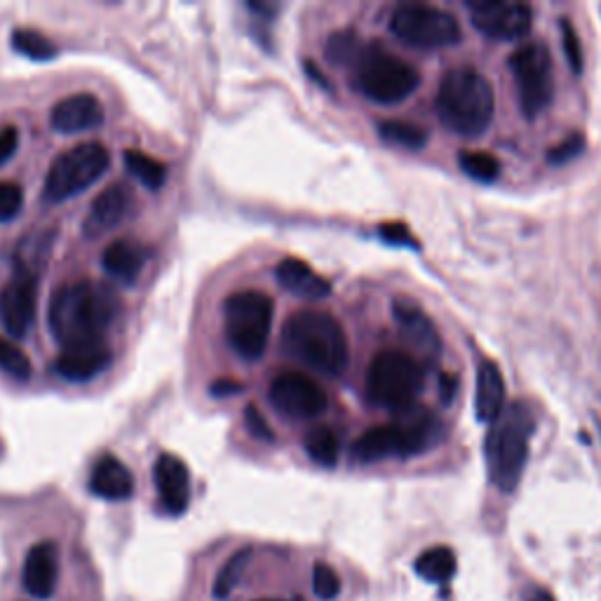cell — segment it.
<instances>
[{"mask_svg":"<svg viewBox=\"0 0 601 601\" xmlns=\"http://www.w3.org/2000/svg\"><path fill=\"white\" fill-rule=\"evenodd\" d=\"M280 345L287 358L324 377H341L350 360L341 322L324 310H299L289 315L282 327Z\"/></svg>","mask_w":601,"mask_h":601,"instance_id":"obj_1","label":"cell"},{"mask_svg":"<svg viewBox=\"0 0 601 601\" xmlns=\"http://www.w3.org/2000/svg\"><path fill=\"white\" fill-rule=\"evenodd\" d=\"M116 318V297L94 282H71L59 287L50 299L48 322L52 337L64 348L103 339Z\"/></svg>","mask_w":601,"mask_h":601,"instance_id":"obj_2","label":"cell"},{"mask_svg":"<svg viewBox=\"0 0 601 601\" xmlns=\"http://www.w3.org/2000/svg\"><path fill=\"white\" fill-rule=\"evenodd\" d=\"M434 109L442 126L459 137H482L495 111L491 82L470 67L451 69L438 90Z\"/></svg>","mask_w":601,"mask_h":601,"instance_id":"obj_3","label":"cell"},{"mask_svg":"<svg viewBox=\"0 0 601 601\" xmlns=\"http://www.w3.org/2000/svg\"><path fill=\"white\" fill-rule=\"evenodd\" d=\"M444 428L438 417L413 404L400 411L395 421L369 428L352 444V459L360 463H379L385 459H409L432 449L442 440Z\"/></svg>","mask_w":601,"mask_h":601,"instance_id":"obj_4","label":"cell"},{"mask_svg":"<svg viewBox=\"0 0 601 601\" xmlns=\"http://www.w3.org/2000/svg\"><path fill=\"white\" fill-rule=\"evenodd\" d=\"M535 430V419L524 402H512L491 425L484 442L489 480L503 493H512L522 482L529 463V447Z\"/></svg>","mask_w":601,"mask_h":601,"instance_id":"obj_5","label":"cell"},{"mask_svg":"<svg viewBox=\"0 0 601 601\" xmlns=\"http://www.w3.org/2000/svg\"><path fill=\"white\" fill-rule=\"evenodd\" d=\"M276 303L261 289H242L223 303L226 341L238 358L257 362L271 339Z\"/></svg>","mask_w":601,"mask_h":601,"instance_id":"obj_6","label":"cell"},{"mask_svg":"<svg viewBox=\"0 0 601 601\" xmlns=\"http://www.w3.org/2000/svg\"><path fill=\"white\" fill-rule=\"evenodd\" d=\"M423 381L419 358L404 350H383L367 369V398L371 404L400 413L417 404Z\"/></svg>","mask_w":601,"mask_h":601,"instance_id":"obj_7","label":"cell"},{"mask_svg":"<svg viewBox=\"0 0 601 601\" xmlns=\"http://www.w3.org/2000/svg\"><path fill=\"white\" fill-rule=\"evenodd\" d=\"M355 86L371 101L400 103L419 90L421 76L409 61L371 43L355 59Z\"/></svg>","mask_w":601,"mask_h":601,"instance_id":"obj_8","label":"cell"},{"mask_svg":"<svg viewBox=\"0 0 601 601\" xmlns=\"http://www.w3.org/2000/svg\"><path fill=\"white\" fill-rule=\"evenodd\" d=\"M111 168V153L99 141H88L61 153L46 179V200L64 202L97 183Z\"/></svg>","mask_w":601,"mask_h":601,"instance_id":"obj_9","label":"cell"},{"mask_svg":"<svg viewBox=\"0 0 601 601\" xmlns=\"http://www.w3.org/2000/svg\"><path fill=\"white\" fill-rule=\"evenodd\" d=\"M390 31L400 43L417 50H442L461 40L459 19L438 6L425 3L398 6L390 17Z\"/></svg>","mask_w":601,"mask_h":601,"instance_id":"obj_10","label":"cell"},{"mask_svg":"<svg viewBox=\"0 0 601 601\" xmlns=\"http://www.w3.org/2000/svg\"><path fill=\"white\" fill-rule=\"evenodd\" d=\"M517 99L524 118H538L550 109L554 99V67L550 50L543 43H527L510 57Z\"/></svg>","mask_w":601,"mask_h":601,"instance_id":"obj_11","label":"cell"},{"mask_svg":"<svg viewBox=\"0 0 601 601\" xmlns=\"http://www.w3.org/2000/svg\"><path fill=\"white\" fill-rule=\"evenodd\" d=\"M268 398H271V404L280 417L292 421L320 417L329 402L324 388L301 371H282L268 388Z\"/></svg>","mask_w":601,"mask_h":601,"instance_id":"obj_12","label":"cell"},{"mask_svg":"<svg viewBox=\"0 0 601 601\" xmlns=\"http://www.w3.org/2000/svg\"><path fill=\"white\" fill-rule=\"evenodd\" d=\"M470 22L491 40H517L531 29V8L514 0H472Z\"/></svg>","mask_w":601,"mask_h":601,"instance_id":"obj_13","label":"cell"},{"mask_svg":"<svg viewBox=\"0 0 601 601\" xmlns=\"http://www.w3.org/2000/svg\"><path fill=\"white\" fill-rule=\"evenodd\" d=\"M38 310V278L31 268H19L10 282L0 292V320L10 331L12 339H24L33 322Z\"/></svg>","mask_w":601,"mask_h":601,"instance_id":"obj_14","label":"cell"},{"mask_svg":"<svg viewBox=\"0 0 601 601\" xmlns=\"http://www.w3.org/2000/svg\"><path fill=\"white\" fill-rule=\"evenodd\" d=\"M392 318L398 322L402 339L425 360H438L442 350L440 331L425 315V310L411 299H398L392 303Z\"/></svg>","mask_w":601,"mask_h":601,"instance_id":"obj_15","label":"cell"},{"mask_svg":"<svg viewBox=\"0 0 601 601\" xmlns=\"http://www.w3.org/2000/svg\"><path fill=\"white\" fill-rule=\"evenodd\" d=\"M134 207V193L128 183H111L103 189L90 204V212L82 223V231L88 238H99L113 231L126 221Z\"/></svg>","mask_w":601,"mask_h":601,"instance_id":"obj_16","label":"cell"},{"mask_svg":"<svg viewBox=\"0 0 601 601\" xmlns=\"http://www.w3.org/2000/svg\"><path fill=\"white\" fill-rule=\"evenodd\" d=\"M109 364H111V348L103 339H97L61 350V355L54 362V369L61 379L82 383L92 381Z\"/></svg>","mask_w":601,"mask_h":601,"instance_id":"obj_17","label":"cell"},{"mask_svg":"<svg viewBox=\"0 0 601 601\" xmlns=\"http://www.w3.org/2000/svg\"><path fill=\"white\" fill-rule=\"evenodd\" d=\"M153 480L164 512L183 514L191 501V474L186 463L174 453H160L153 468Z\"/></svg>","mask_w":601,"mask_h":601,"instance_id":"obj_18","label":"cell"},{"mask_svg":"<svg viewBox=\"0 0 601 601\" xmlns=\"http://www.w3.org/2000/svg\"><path fill=\"white\" fill-rule=\"evenodd\" d=\"M103 118H107V113H103L101 101L94 94L78 92L57 103L50 122L59 134H78L99 128Z\"/></svg>","mask_w":601,"mask_h":601,"instance_id":"obj_19","label":"cell"},{"mask_svg":"<svg viewBox=\"0 0 601 601\" xmlns=\"http://www.w3.org/2000/svg\"><path fill=\"white\" fill-rule=\"evenodd\" d=\"M505 379L501 367L493 360H484L477 369V390H474V413L477 421L493 425L505 411Z\"/></svg>","mask_w":601,"mask_h":601,"instance_id":"obj_20","label":"cell"},{"mask_svg":"<svg viewBox=\"0 0 601 601\" xmlns=\"http://www.w3.org/2000/svg\"><path fill=\"white\" fill-rule=\"evenodd\" d=\"M59 578V552L57 545L46 541L38 543L29 550L24 559V571H22V583L24 590L31 597L48 599L54 592Z\"/></svg>","mask_w":601,"mask_h":601,"instance_id":"obj_21","label":"cell"},{"mask_svg":"<svg viewBox=\"0 0 601 601\" xmlns=\"http://www.w3.org/2000/svg\"><path fill=\"white\" fill-rule=\"evenodd\" d=\"M90 491L103 501H128L134 493V477L126 463L107 453L92 468Z\"/></svg>","mask_w":601,"mask_h":601,"instance_id":"obj_22","label":"cell"},{"mask_svg":"<svg viewBox=\"0 0 601 601\" xmlns=\"http://www.w3.org/2000/svg\"><path fill=\"white\" fill-rule=\"evenodd\" d=\"M276 278L282 289L305 301H320L331 294V284L320 273H315L301 259H282L276 268Z\"/></svg>","mask_w":601,"mask_h":601,"instance_id":"obj_23","label":"cell"},{"mask_svg":"<svg viewBox=\"0 0 601 601\" xmlns=\"http://www.w3.org/2000/svg\"><path fill=\"white\" fill-rule=\"evenodd\" d=\"M101 266L111 278L120 282H134L147 266V250L130 240H116L101 254Z\"/></svg>","mask_w":601,"mask_h":601,"instance_id":"obj_24","label":"cell"},{"mask_svg":"<svg viewBox=\"0 0 601 601\" xmlns=\"http://www.w3.org/2000/svg\"><path fill=\"white\" fill-rule=\"evenodd\" d=\"M417 573L428 580V583H449V580L455 575V569H459V562H455V552L447 545H434L421 552V557L413 564Z\"/></svg>","mask_w":601,"mask_h":601,"instance_id":"obj_25","label":"cell"},{"mask_svg":"<svg viewBox=\"0 0 601 601\" xmlns=\"http://www.w3.org/2000/svg\"><path fill=\"white\" fill-rule=\"evenodd\" d=\"M308 459L322 465V468H334L339 463V453H341V442L337 438V432L329 425H318L305 434L303 440Z\"/></svg>","mask_w":601,"mask_h":601,"instance_id":"obj_26","label":"cell"},{"mask_svg":"<svg viewBox=\"0 0 601 601\" xmlns=\"http://www.w3.org/2000/svg\"><path fill=\"white\" fill-rule=\"evenodd\" d=\"M126 168L128 172L139 179L143 186H147L149 191H158L164 186V179H168V168L160 160H156L153 156L143 153V151H137V149H130L126 151Z\"/></svg>","mask_w":601,"mask_h":601,"instance_id":"obj_27","label":"cell"},{"mask_svg":"<svg viewBox=\"0 0 601 601\" xmlns=\"http://www.w3.org/2000/svg\"><path fill=\"white\" fill-rule=\"evenodd\" d=\"M379 134L383 141L392 143V147H402L409 151H419L428 143V132L413 122L404 120H383L379 122Z\"/></svg>","mask_w":601,"mask_h":601,"instance_id":"obj_28","label":"cell"},{"mask_svg":"<svg viewBox=\"0 0 601 601\" xmlns=\"http://www.w3.org/2000/svg\"><path fill=\"white\" fill-rule=\"evenodd\" d=\"M12 48L19 54H24L36 61H48L57 57V46L52 43V40L33 29H17L12 33Z\"/></svg>","mask_w":601,"mask_h":601,"instance_id":"obj_29","label":"cell"},{"mask_svg":"<svg viewBox=\"0 0 601 601\" xmlns=\"http://www.w3.org/2000/svg\"><path fill=\"white\" fill-rule=\"evenodd\" d=\"M459 162H461V170L474 181L491 183L501 174L499 158L487 151H463L459 156Z\"/></svg>","mask_w":601,"mask_h":601,"instance_id":"obj_30","label":"cell"},{"mask_svg":"<svg viewBox=\"0 0 601 601\" xmlns=\"http://www.w3.org/2000/svg\"><path fill=\"white\" fill-rule=\"evenodd\" d=\"M250 559H252V550H240L238 554L228 559L214 580V597L217 599H228V594L236 590V585L242 580L247 564H250Z\"/></svg>","mask_w":601,"mask_h":601,"instance_id":"obj_31","label":"cell"},{"mask_svg":"<svg viewBox=\"0 0 601 601\" xmlns=\"http://www.w3.org/2000/svg\"><path fill=\"white\" fill-rule=\"evenodd\" d=\"M0 369L17 381H29L33 374V367L31 360L27 358V352L3 337H0Z\"/></svg>","mask_w":601,"mask_h":601,"instance_id":"obj_32","label":"cell"},{"mask_svg":"<svg viewBox=\"0 0 601 601\" xmlns=\"http://www.w3.org/2000/svg\"><path fill=\"white\" fill-rule=\"evenodd\" d=\"M362 50H358V38L355 33H334L329 38L327 43V54L331 61H337V64H343V61H350V59H358Z\"/></svg>","mask_w":601,"mask_h":601,"instance_id":"obj_33","label":"cell"},{"mask_svg":"<svg viewBox=\"0 0 601 601\" xmlns=\"http://www.w3.org/2000/svg\"><path fill=\"white\" fill-rule=\"evenodd\" d=\"M313 592L324 601L339 597L341 578L329 564H322V562L315 564V569H313Z\"/></svg>","mask_w":601,"mask_h":601,"instance_id":"obj_34","label":"cell"},{"mask_svg":"<svg viewBox=\"0 0 601 601\" xmlns=\"http://www.w3.org/2000/svg\"><path fill=\"white\" fill-rule=\"evenodd\" d=\"M24 207V193L17 183L0 181V223L12 221Z\"/></svg>","mask_w":601,"mask_h":601,"instance_id":"obj_35","label":"cell"},{"mask_svg":"<svg viewBox=\"0 0 601 601\" xmlns=\"http://www.w3.org/2000/svg\"><path fill=\"white\" fill-rule=\"evenodd\" d=\"M585 149V137L580 132H573L569 134L567 139H562L559 143H554V147L548 151V162L550 164H564V162H571L575 160L580 153H583Z\"/></svg>","mask_w":601,"mask_h":601,"instance_id":"obj_36","label":"cell"},{"mask_svg":"<svg viewBox=\"0 0 601 601\" xmlns=\"http://www.w3.org/2000/svg\"><path fill=\"white\" fill-rule=\"evenodd\" d=\"M562 48H564V54H567V61L573 73H580L583 71V48H580V40H578V33L573 29V24L569 22V19H562Z\"/></svg>","mask_w":601,"mask_h":601,"instance_id":"obj_37","label":"cell"},{"mask_svg":"<svg viewBox=\"0 0 601 601\" xmlns=\"http://www.w3.org/2000/svg\"><path fill=\"white\" fill-rule=\"evenodd\" d=\"M244 423H247V428H250V432L254 434V438H259L263 442H276V434H273L271 425L266 423L263 413L254 404H250L244 409Z\"/></svg>","mask_w":601,"mask_h":601,"instance_id":"obj_38","label":"cell"},{"mask_svg":"<svg viewBox=\"0 0 601 601\" xmlns=\"http://www.w3.org/2000/svg\"><path fill=\"white\" fill-rule=\"evenodd\" d=\"M381 238L390 244H407V247H417V240L411 238L404 223H385L381 228Z\"/></svg>","mask_w":601,"mask_h":601,"instance_id":"obj_39","label":"cell"},{"mask_svg":"<svg viewBox=\"0 0 601 601\" xmlns=\"http://www.w3.org/2000/svg\"><path fill=\"white\" fill-rule=\"evenodd\" d=\"M17 147H19V132H17V128L0 130V164H6L14 156Z\"/></svg>","mask_w":601,"mask_h":601,"instance_id":"obj_40","label":"cell"},{"mask_svg":"<svg viewBox=\"0 0 601 601\" xmlns=\"http://www.w3.org/2000/svg\"><path fill=\"white\" fill-rule=\"evenodd\" d=\"M524 601H557V599H554V594H552L550 590H545V588H531L529 594L524 597Z\"/></svg>","mask_w":601,"mask_h":601,"instance_id":"obj_41","label":"cell"},{"mask_svg":"<svg viewBox=\"0 0 601 601\" xmlns=\"http://www.w3.org/2000/svg\"><path fill=\"white\" fill-rule=\"evenodd\" d=\"M238 390H240V385L233 383V381H223V383H217L212 388V392H214V395H219V398H226L223 392H238Z\"/></svg>","mask_w":601,"mask_h":601,"instance_id":"obj_42","label":"cell"},{"mask_svg":"<svg viewBox=\"0 0 601 601\" xmlns=\"http://www.w3.org/2000/svg\"><path fill=\"white\" fill-rule=\"evenodd\" d=\"M259 601H276V599H259Z\"/></svg>","mask_w":601,"mask_h":601,"instance_id":"obj_43","label":"cell"}]
</instances>
